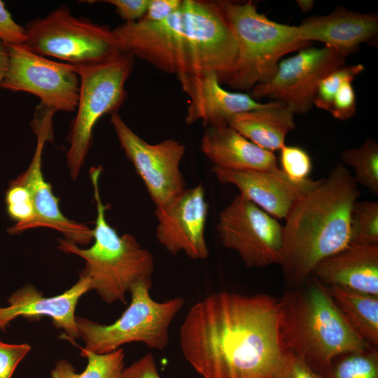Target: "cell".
<instances>
[{
  "mask_svg": "<svg viewBox=\"0 0 378 378\" xmlns=\"http://www.w3.org/2000/svg\"><path fill=\"white\" fill-rule=\"evenodd\" d=\"M296 3L303 12L310 11L314 8V1L312 0H298Z\"/></svg>",
  "mask_w": 378,
  "mask_h": 378,
  "instance_id": "39",
  "label": "cell"
},
{
  "mask_svg": "<svg viewBox=\"0 0 378 378\" xmlns=\"http://www.w3.org/2000/svg\"><path fill=\"white\" fill-rule=\"evenodd\" d=\"M152 281H140L131 288V301L114 323L104 325L76 316L79 337L85 351L98 354L117 350L125 344L141 342L150 349L163 350L169 342V328L185 302L176 297L164 302L150 295Z\"/></svg>",
  "mask_w": 378,
  "mask_h": 378,
  "instance_id": "7",
  "label": "cell"
},
{
  "mask_svg": "<svg viewBox=\"0 0 378 378\" xmlns=\"http://www.w3.org/2000/svg\"><path fill=\"white\" fill-rule=\"evenodd\" d=\"M103 2L113 6L116 13L127 22L142 18L147 10L149 0H106Z\"/></svg>",
  "mask_w": 378,
  "mask_h": 378,
  "instance_id": "35",
  "label": "cell"
},
{
  "mask_svg": "<svg viewBox=\"0 0 378 378\" xmlns=\"http://www.w3.org/2000/svg\"><path fill=\"white\" fill-rule=\"evenodd\" d=\"M208 207L202 183L156 206L155 234L159 243L172 255L183 251L193 260L206 259L209 251L204 232Z\"/></svg>",
  "mask_w": 378,
  "mask_h": 378,
  "instance_id": "14",
  "label": "cell"
},
{
  "mask_svg": "<svg viewBox=\"0 0 378 378\" xmlns=\"http://www.w3.org/2000/svg\"><path fill=\"white\" fill-rule=\"evenodd\" d=\"M7 45L10 62L2 88L33 94L55 112L75 111L80 90L77 66L46 59L24 45Z\"/></svg>",
  "mask_w": 378,
  "mask_h": 378,
  "instance_id": "11",
  "label": "cell"
},
{
  "mask_svg": "<svg viewBox=\"0 0 378 378\" xmlns=\"http://www.w3.org/2000/svg\"><path fill=\"white\" fill-rule=\"evenodd\" d=\"M272 378H324L314 371L302 358L284 351L280 363Z\"/></svg>",
  "mask_w": 378,
  "mask_h": 378,
  "instance_id": "31",
  "label": "cell"
},
{
  "mask_svg": "<svg viewBox=\"0 0 378 378\" xmlns=\"http://www.w3.org/2000/svg\"><path fill=\"white\" fill-rule=\"evenodd\" d=\"M110 120L120 147L143 181L155 207L186 189L180 169L186 153L182 143L167 139L150 144L136 134L118 113L111 114Z\"/></svg>",
  "mask_w": 378,
  "mask_h": 378,
  "instance_id": "13",
  "label": "cell"
},
{
  "mask_svg": "<svg viewBox=\"0 0 378 378\" xmlns=\"http://www.w3.org/2000/svg\"><path fill=\"white\" fill-rule=\"evenodd\" d=\"M218 2L237 46L233 69L224 83L232 89L250 92L255 85L274 76L285 55L312 43L299 38L296 26L270 20L258 11L251 1Z\"/></svg>",
  "mask_w": 378,
  "mask_h": 378,
  "instance_id": "6",
  "label": "cell"
},
{
  "mask_svg": "<svg viewBox=\"0 0 378 378\" xmlns=\"http://www.w3.org/2000/svg\"><path fill=\"white\" fill-rule=\"evenodd\" d=\"M364 69L363 64H356L344 65L329 73L320 81L313 104L319 108L329 111L337 89L346 81L352 82Z\"/></svg>",
  "mask_w": 378,
  "mask_h": 378,
  "instance_id": "29",
  "label": "cell"
},
{
  "mask_svg": "<svg viewBox=\"0 0 378 378\" xmlns=\"http://www.w3.org/2000/svg\"><path fill=\"white\" fill-rule=\"evenodd\" d=\"M179 340L184 358L203 378H272L284 353L277 299L210 295L188 311Z\"/></svg>",
  "mask_w": 378,
  "mask_h": 378,
  "instance_id": "1",
  "label": "cell"
},
{
  "mask_svg": "<svg viewBox=\"0 0 378 378\" xmlns=\"http://www.w3.org/2000/svg\"><path fill=\"white\" fill-rule=\"evenodd\" d=\"M0 39L6 44L17 45H24L26 41L24 28L15 22L2 1H0Z\"/></svg>",
  "mask_w": 378,
  "mask_h": 378,
  "instance_id": "34",
  "label": "cell"
},
{
  "mask_svg": "<svg viewBox=\"0 0 378 378\" xmlns=\"http://www.w3.org/2000/svg\"><path fill=\"white\" fill-rule=\"evenodd\" d=\"M134 58L124 53L99 64L77 66L80 78L77 113L67 136L70 144L66 162L76 180L93 139V129L104 115L117 113L127 96L125 82L133 70Z\"/></svg>",
  "mask_w": 378,
  "mask_h": 378,
  "instance_id": "8",
  "label": "cell"
},
{
  "mask_svg": "<svg viewBox=\"0 0 378 378\" xmlns=\"http://www.w3.org/2000/svg\"><path fill=\"white\" fill-rule=\"evenodd\" d=\"M113 32L121 53L167 74L212 72L223 84L237 57L236 40L218 1L183 0L163 20L127 21Z\"/></svg>",
  "mask_w": 378,
  "mask_h": 378,
  "instance_id": "2",
  "label": "cell"
},
{
  "mask_svg": "<svg viewBox=\"0 0 378 378\" xmlns=\"http://www.w3.org/2000/svg\"><path fill=\"white\" fill-rule=\"evenodd\" d=\"M200 150L214 165L228 169L279 168L274 152L260 148L229 125L206 127Z\"/></svg>",
  "mask_w": 378,
  "mask_h": 378,
  "instance_id": "21",
  "label": "cell"
},
{
  "mask_svg": "<svg viewBox=\"0 0 378 378\" xmlns=\"http://www.w3.org/2000/svg\"><path fill=\"white\" fill-rule=\"evenodd\" d=\"M121 378H160L153 354L148 353L124 368Z\"/></svg>",
  "mask_w": 378,
  "mask_h": 378,
  "instance_id": "36",
  "label": "cell"
},
{
  "mask_svg": "<svg viewBox=\"0 0 378 378\" xmlns=\"http://www.w3.org/2000/svg\"><path fill=\"white\" fill-rule=\"evenodd\" d=\"M228 125L253 144L271 152L286 145V135L296 127L294 113L276 101L234 115Z\"/></svg>",
  "mask_w": 378,
  "mask_h": 378,
  "instance_id": "22",
  "label": "cell"
},
{
  "mask_svg": "<svg viewBox=\"0 0 378 378\" xmlns=\"http://www.w3.org/2000/svg\"><path fill=\"white\" fill-rule=\"evenodd\" d=\"M280 151L281 169L290 179L302 182L309 178L312 163L305 150L298 146L284 145Z\"/></svg>",
  "mask_w": 378,
  "mask_h": 378,
  "instance_id": "30",
  "label": "cell"
},
{
  "mask_svg": "<svg viewBox=\"0 0 378 378\" xmlns=\"http://www.w3.org/2000/svg\"><path fill=\"white\" fill-rule=\"evenodd\" d=\"M80 355L86 358L88 364L81 373H78L66 359L57 361L50 370L51 378H121L124 370L125 351L121 347L104 354L85 351Z\"/></svg>",
  "mask_w": 378,
  "mask_h": 378,
  "instance_id": "24",
  "label": "cell"
},
{
  "mask_svg": "<svg viewBox=\"0 0 378 378\" xmlns=\"http://www.w3.org/2000/svg\"><path fill=\"white\" fill-rule=\"evenodd\" d=\"M343 164L354 169L356 183L378 195V144L371 137H368L358 148L344 150L341 155Z\"/></svg>",
  "mask_w": 378,
  "mask_h": 378,
  "instance_id": "25",
  "label": "cell"
},
{
  "mask_svg": "<svg viewBox=\"0 0 378 378\" xmlns=\"http://www.w3.org/2000/svg\"><path fill=\"white\" fill-rule=\"evenodd\" d=\"M322 374L324 378H378L377 347L342 354Z\"/></svg>",
  "mask_w": 378,
  "mask_h": 378,
  "instance_id": "26",
  "label": "cell"
},
{
  "mask_svg": "<svg viewBox=\"0 0 378 378\" xmlns=\"http://www.w3.org/2000/svg\"><path fill=\"white\" fill-rule=\"evenodd\" d=\"M335 304L354 332L369 345H378V296L326 286Z\"/></svg>",
  "mask_w": 378,
  "mask_h": 378,
  "instance_id": "23",
  "label": "cell"
},
{
  "mask_svg": "<svg viewBox=\"0 0 378 378\" xmlns=\"http://www.w3.org/2000/svg\"><path fill=\"white\" fill-rule=\"evenodd\" d=\"M31 350L27 343L7 344L0 340V378H11L16 367Z\"/></svg>",
  "mask_w": 378,
  "mask_h": 378,
  "instance_id": "33",
  "label": "cell"
},
{
  "mask_svg": "<svg viewBox=\"0 0 378 378\" xmlns=\"http://www.w3.org/2000/svg\"><path fill=\"white\" fill-rule=\"evenodd\" d=\"M37 146L27 169L11 182L24 186L32 200L35 217L29 225L34 227H49L62 233L64 239L76 245H85L93 239L92 229L71 220L61 212L59 200L50 183L45 181L41 170L42 153L45 142L52 138L46 130L35 132Z\"/></svg>",
  "mask_w": 378,
  "mask_h": 378,
  "instance_id": "18",
  "label": "cell"
},
{
  "mask_svg": "<svg viewBox=\"0 0 378 378\" xmlns=\"http://www.w3.org/2000/svg\"><path fill=\"white\" fill-rule=\"evenodd\" d=\"M312 274L326 286L378 296V244L350 243L319 262Z\"/></svg>",
  "mask_w": 378,
  "mask_h": 378,
  "instance_id": "20",
  "label": "cell"
},
{
  "mask_svg": "<svg viewBox=\"0 0 378 378\" xmlns=\"http://www.w3.org/2000/svg\"><path fill=\"white\" fill-rule=\"evenodd\" d=\"M176 76L190 99L185 117L187 125L201 120L204 127L228 125L234 115L265 105L248 94L225 90L216 74L212 72Z\"/></svg>",
  "mask_w": 378,
  "mask_h": 378,
  "instance_id": "17",
  "label": "cell"
},
{
  "mask_svg": "<svg viewBox=\"0 0 378 378\" xmlns=\"http://www.w3.org/2000/svg\"><path fill=\"white\" fill-rule=\"evenodd\" d=\"M277 302L283 350L300 356L320 374L337 357L372 346L354 332L326 286L313 274Z\"/></svg>",
  "mask_w": 378,
  "mask_h": 378,
  "instance_id": "4",
  "label": "cell"
},
{
  "mask_svg": "<svg viewBox=\"0 0 378 378\" xmlns=\"http://www.w3.org/2000/svg\"><path fill=\"white\" fill-rule=\"evenodd\" d=\"M10 55L8 45L0 39V88L8 73Z\"/></svg>",
  "mask_w": 378,
  "mask_h": 378,
  "instance_id": "38",
  "label": "cell"
},
{
  "mask_svg": "<svg viewBox=\"0 0 378 378\" xmlns=\"http://www.w3.org/2000/svg\"><path fill=\"white\" fill-rule=\"evenodd\" d=\"M102 167H93L90 177L97 206L95 227L92 230L94 244L88 248L64 239H58V248L66 253L81 257L85 261L80 275L90 282V290H95L106 303L119 301L126 303L125 295L140 281H152L155 270L153 254L144 248L130 234L119 236L106 221L108 206L103 204L99 188Z\"/></svg>",
  "mask_w": 378,
  "mask_h": 378,
  "instance_id": "5",
  "label": "cell"
},
{
  "mask_svg": "<svg viewBox=\"0 0 378 378\" xmlns=\"http://www.w3.org/2000/svg\"><path fill=\"white\" fill-rule=\"evenodd\" d=\"M183 0H149L147 10L142 18L146 21L164 20L179 9Z\"/></svg>",
  "mask_w": 378,
  "mask_h": 378,
  "instance_id": "37",
  "label": "cell"
},
{
  "mask_svg": "<svg viewBox=\"0 0 378 378\" xmlns=\"http://www.w3.org/2000/svg\"><path fill=\"white\" fill-rule=\"evenodd\" d=\"M360 192L342 163L302 197L286 217L281 265L290 288L302 285L317 264L350 244L352 208Z\"/></svg>",
  "mask_w": 378,
  "mask_h": 378,
  "instance_id": "3",
  "label": "cell"
},
{
  "mask_svg": "<svg viewBox=\"0 0 378 378\" xmlns=\"http://www.w3.org/2000/svg\"><path fill=\"white\" fill-rule=\"evenodd\" d=\"M299 38L319 41L345 57L362 43L371 41L378 33V15L337 7L326 15H313L296 26Z\"/></svg>",
  "mask_w": 378,
  "mask_h": 378,
  "instance_id": "19",
  "label": "cell"
},
{
  "mask_svg": "<svg viewBox=\"0 0 378 378\" xmlns=\"http://www.w3.org/2000/svg\"><path fill=\"white\" fill-rule=\"evenodd\" d=\"M346 58L326 46L303 48L281 60L274 76L268 82L255 85L250 95L255 100L270 98L281 102L294 114H305L312 107L320 81L344 66Z\"/></svg>",
  "mask_w": 378,
  "mask_h": 378,
  "instance_id": "12",
  "label": "cell"
},
{
  "mask_svg": "<svg viewBox=\"0 0 378 378\" xmlns=\"http://www.w3.org/2000/svg\"><path fill=\"white\" fill-rule=\"evenodd\" d=\"M89 290L90 280L80 274L71 288L52 297H45L33 285L26 284L9 296L7 307H0V329L4 330L19 316L29 320L48 316L54 326L63 330L64 337L73 342L79 337L75 316L76 305Z\"/></svg>",
  "mask_w": 378,
  "mask_h": 378,
  "instance_id": "16",
  "label": "cell"
},
{
  "mask_svg": "<svg viewBox=\"0 0 378 378\" xmlns=\"http://www.w3.org/2000/svg\"><path fill=\"white\" fill-rule=\"evenodd\" d=\"M350 243L378 244V202L356 201L350 219Z\"/></svg>",
  "mask_w": 378,
  "mask_h": 378,
  "instance_id": "27",
  "label": "cell"
},
{
  "mask_svg": "<svg viewBox=\"0 0 378 378\" xmlns=\"http://www.w3.org/2000/svg\"><path fill=\"white\" fill-rule=\"evenodd\" d=\"M211 172L221 183L234 185L240 194L275 218H286L293 205L320 181L295 182L279 168L232 170L214 165Z\"/></svg>",
  "mask_w": 378,
  "mask_h": 378,
  "instance_id": "15",
  "label": "cell"
},
{
  "mask_svg": "<svg viewBox=\"0 0 378 378\" xmlns=\"http://www.w3.org/2000/svg\"><path fill=\"white\" fill-rule=\"evenodd\" d=\"M6 202L9 216L17 221L8 232L15 234L29 229L35 212L28 190L24 186L10 181L6 195Z\"/></svg>",
  "mask_w": 378,
  "mask_h": 378,
  "instance_id": "28",
  "label": "cell"
},
{
  "mask_svg": "<svg viewBox=\"0 0 378 378\" xmlns=\"http://www.w3.org/2000/svg\"><path fill=\"white\" fill-rule=\"evenodd\" d=\"M351 83H343L334 95L328 112L337 119L345 120L356 113V94Z\"/></svg>",
  "mask_w": 378,
  "mask_h": 378,
  "instance_id": "32",
  "label": "cell"
},
{
  "mask_svg": "<svg viewBox=\"0 0 378 378\" xmlns=\"http://www.w3.org/2000/svg\"><path fill=\"white\" fill-rule=\"evenodd\" d=\"M217 230L223 246L237 251L247 267L280 265L284 227L241 194L220 212Z\"/></svg>",
  "mask_w": 378,
  "mask_h": 378,
  "instance_id": "10",
  "label": "cell"
},
{
  "mask_svg": "<svg viewBox=\"0 0 378 378\" xmlns=\"http://www.w3.org/2000/svg\"><path fill=\"white\" fill-rule=\"evenodd\" d=\"M24 28V45L28 49L78 67L99 64L121 53L113 29L75 17L64 5L43 18L29 21Z\"/></svg>",
  "mask_w": 378,
  "mask_h": 378,
  "instance_id": "9",
  "label": "cell"
}]
</instances>
